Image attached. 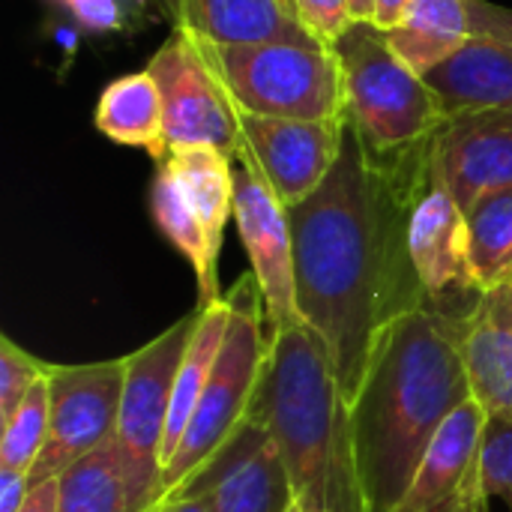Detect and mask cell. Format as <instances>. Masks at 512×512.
<instances>
[{"mask_svg": "<svg viewBox=\"0 0 512 512\" xmlns=\"http://www.w3.org/2000/svg\"><path fill=\"white\" fill-rule=\"evenodd\" d=\"M429 144L381 159L348 123L327 180L288 210L297 306L324 342L348 402L381 327L429 303L408 255V210Z\"/></svg>", "mask_w": 512, "mask_h": 512, "instance_id": "6da1fadb", "label": "cell"}, {"mask_svg": "<svg viewBox=\"0 0 512 512\" xmlns=\"http://www.w3.org/2000/svg\"><path fill=\"white\" fill-rule=\"evenodd\" d=\"M468 315L417 306L372 342L351 408L357 471L369 512H393L444 426L471 399L462 354Z\"/></svg>", "mask_w": 512, "mask_h": 512, "instance_id": "7a4b0ae2", "label": "cell"}, {"mask_svg": "<svg viewBox=\"0 0 512 512\" xmlns=\"http://www.w3.org/2000/svg\"><path fill=\"white\" fill-rule=\"evenodd\" d=\"M249 420L267 429L303 510L369 512L348 399L324 342L306 324L270 333Z\"/></svg>", "mask_w": 512, "mask_h": 512, "instance_id": "3957f363", "label": "cell"}, {"mask_svg": "<svg viewBox=\"0 0 512 512\" xmlns=\"http://www.w3.org/2000/svg\"><path fill=\"white\" fill-rule=\"evenodd\" d=\"M189 36L234 111L288 120H348L345 72L336 51L318 42L216 45L195 33Z\"/></svg>", "mask_w": 512, "mask_h": 512, "instance_id": "277c9868", "label": "cell"}, {"mask_svg": "<svg viewBox=\"0 0 512 512\" xmlns=\"http://www.w3.org/2000/svg\"><path fill=\"white\" fill-rule=\"evenodd\" d=\"M231 321L225 333V345L207 381V390L198 402V411L162 468V495H171L192 474H198L219 450L231 444V438L246 426L258 381L270 351V327L264 315V297L252 273H246L228 294Z\"/></svg>", "mask_w": 512, "mask_h": 512, "instance_id": "5b68a950", "label": "cell"}, {"mask_svg": "<svg viewBox=\"0 0 512 512\" xmlns=\"http://www.w3.org/2000/svg\"><path fill=\"white\" fill-rule=\"evenodd\" d=\"M345 72L348 123L381 159L432 141L447 120L435 90L411 72L375 24H354L336 45Z\"/></svg>", "mask_w": 512, "mask_h": 512, "instance_id": "8992f818", "label": "cell"}, {"mask_svg": "<svg viewBox=\"0 0 512 512\" xmlns=\"http://www.w3.org/2000/svg\"><path fill=\"white\" fill-rule=\"evenodd\" d=\"M198 309L174 321L156 339L126 354V381L114 447L120 453L132 510L147 512L162 492V444L171 411V393L198 327Z\"/></svg>", "mask_w": 512, "mask_h": 512, "instance_id": "52a82bcc", "label": "cell"}, {"mask_svg": "<svg viewBox=\"0 0 512 512\" xmlns=\"http://www.w3.org/2000/svg\"><path fill=\"white\" fill-rule=\"evenodd\" d=\"M51 396V426L42 456L30 471V486L60 477L66 468L114 441L126 363L102 360L81 366H45Z\"/></svg>", "mask_w": 512, "mask_h": 512, "instance_id": "ba28073f", "label": "cell"}, {"mask_svg": "<svg viewBox=\"0 0 512 512\" xmlns=\"http://www.w3.org/2000/svg\"><path fill=\"white\" fill-rule=\"evenodd\" d=\"M144 69L162 93L168 150L213 147L237 159V111L186 30L174 27Z\"/></svg>", "mask_w": 512, "mask_h": 512, "instance_id": "9c48e42d", "label": "cell"}, {"mask_svg": "<svg viewBox=\"0 0 512 512\" xmlns=\"http://www.w3.org/2000/svg\"><path fill=\"white\" fill-rule=\"evenodd\" d=\"M408 255L432 306H441L456 315L474 312L480 288L471 273L468 216L438 177L432 162V144L429 165L417 183L408 210Z\"/></svg>", "mask_w": 512, "mask_h": 512, "instance_id": "30bf717a", "label": "cell"}, {"mask_svg": "<svg viewBox=\"0 0 512 512\" xmlns=\"http://www.w3.org/2000/svg\"><path fill=\"white\" fill-rule=\"evenodd\" d=\"M234 168V222L252 261V276L264 297V315L270 333L303 327L297 306V267H294V234L288 207L273 195L246 153H237Z\"/></svg>", "mask_w": 512, "mask_h": 512, "instance_id": "8fae6325", "label": "cell"}, {"mask_svg": "<svg viewBox=\"0 0 512 512\" xmlns=\"http://www.w3.org/2000/svg\"><path fill=\"white\" fill-rule=\"evenodd\" d=\"M240 153H246L273 195L291 210L306 201L333 171L348 120H288L237 111Z\"/></svg>", "mask_w": 512, "mask_h": 512, "instance_id": "7c38bea8", "label": "cell"}, {"mask_svg": "<svg viewBox=\"0 0 512 512\" xmlns=\"http://www.w3.org/2000/svg\"><path fill=\"white\" fill-rule=\"evenodd\" d=\"M432 162L453 198L468 210L480 195L512 183L510 111H462L432 135Z\"/></svg>", "mask_w": 512, "mask_h": 512, "instance_id": "4fadbf2b", "label": "cell"}, {"mask_svg": "<svg viewBox=\"0 0 512 512\" xmlns=\"http://www.w3.org/2000/svg\"><path fill=\"white\" fill-rule=\"evenodd\" d=\"M489 414L468 399L426 447L405 498L393 512H447L480 477V450Z\"/></svg>", "mask_w": 512, "mask_h": 512, "instance_id": "5bb4252c", "label": "cell"}, {"mask_svg": "<svg viewBox=\"0 0 512 512\" xmlns=\"http://www.w3.org/2000/svg\"><path fill=\"white\" fill-rule=\"evenodd\" d=\"M207 492L210 512H288L294 504L276 444L255 420H246L231 444L216 453L207 471Z\"/></svg>", "mask_w": 512, "mask_h": 512, "instance_id": "9a60e30c", "label": "cell"}, {"mask_svg": "<svg viewBox=\"0 0 512 512\" xmlns=\"http://www.w3.org/2000/svg\"><path fill=\"white\" fill-rule=\"evenodd\" d=\"M462 354L471 399L489 417L512 420V282L480 294L465 321Z\"/></svg>", "mask_w": 512, "mask_h": 512, "instance_id": "2e32d148", "label": "cell"}, {"mask_svg": "<svg viewBox=\"0 0 512 512\" xmlns=\"http://www.w3.org/2000/svg\"><path fill=\"white\" fill-rule=\"evenodd\" d=\"M447 117L462 111L512 114V42L474 36L459 54L426 75Z\"/></svg>", "mask_w": 512, "mask_h": 512, "instance_id": "e0dca14e", "label": "cell"}, {"mask_svg": "<svg viewBox=\"0 0 512 512\" xmlns=\"http://www.w3.org/2000/svg\"><path fill=\"white\" fill-rule=\"evenodd\" d=\"M183 30L216 45L252 42H315L297 12L294 0H183Z\"/></svg>", "mask_w": 512, "mask_h": 512, "instance_id": "ac0fdd59", "label": "cell"}, {"mask_svg": "<svg viewBox=\"0 0 512 512\" xmlns=\"http://www.w3.org/2000/svg\"><path fill=\"white\" fill-rule=\"evenodd\" d=\"M384 36L393 54L426 78L474 39L468 0H414L402 21Z\"/></svg>", "mask_w": 512, "mask_h": 512, "instance_id": "d6986e66", "label": "cell"}, {"mask_svg": "<svg viewBox=\"0 0 512 512\" xmlns=\"http://www.w3.org/2000/svg\"><path fill=\"white\" fill-rule=\"evenodd\" d=\"M93 126L114 144L147 150L156 162L171 153L165 141L162 93L147 69L120 75L102 90L93 111Z\"/></svg>", "mask_w": 512, "mask_h": 512, "instance_id": "ffe728a7", "label": "cell"}, {"mask_svg": "<svg viewBox=\"0 0 512 512\" xmlns=\"http://www.w3.org/2000/svg\"><path fill=\"white\" fill-rule=\"evenodd\" d=\"M198 312H201L198 327L186 348V357L180 363L174 393H171V411H168L165 444H162V468L180 447V441L198 411V402L207 390V381H210L219 351L225 345V333H228V321H231V300H228V294H222L216 303L198 306Z\"/></svg>", "mask_w": 512, "mask_h": 512, "instance_id": "44dd1931", "label": "cell"}, {"mask_svg": "<svg viewBox=\"0 0 512 512\" xmlns=\"http://www.w3.org/2000/svg\"><path fill=\"white\" fill-rule=\"evenodd\" d=\"M150 213L162 237L189 261L198 279V306H210L222 297L219 291V255L210 249V240L192 213L174 171L168 162H159L153 186H150Z\"/></svg>", "mask_w": 512, "mask_h": 512, "instance_id": "7402d4cb", "label": "cell"}, {"mask_svg": "<svg viewBox=\"0 0 512 512\" xmlns=\"http://www.w3.org/2000/svg\"><path fill=\"white\" fill-rule=\"evenodd\" d=\"M162 162H168L174 171L192 213L210 240V249L219 255L225 225L234 216V159L213 147H186L171 150Z\"/></svg>", "mask_w": 512, "mask_h": 512, "instance_id": "603a6c76", "label": "cell"}, {"mask_svg": "<svg viewBox=\"0 0 512 512\" xmlns=\"http://www.w3.org/2000/svg\"><path fill=\"white\" fill-rule=\"evenodd\" d=\"M465 216L471 273L480 294L512 282V183L480 195Z\"/></svg>", "mask_w": 512, "mask_h": 512, "instance_id": "cb8c5ba5", "label": "cell"}, {"mask_svg": "<svg viewBox=\"0 0 512 512\" xmlns=\"http://www.w3.org/2000/svg\"><path fill=\"white\" fill-rule=\"evenodd\" d=\"M60 512H135L114 441L57 477Z\"/></svg>", "mask_w": 512, "mask_h": 512, "instance_id": "d4e9b609", "label": "cell"}, {"mask_svg": "<svg viewBox=\"0 0 512 512\" xmlns=\"http://www.w3.org/2000/svg\"><path fill=\"white\" fill-rule=\"evenodd\" d=\"M48 426H51V396H48V378H42L18 405V411L0 426V468L21 471L30 477L48 441Z\"/></svg>", "mask_w": 512, "mask_h": 512, "instance_id": "484cf974", "label": "cell"}, {"mask_svg": "<svg viewBox=\"0 0 512 512\" xmlns=\"http://www.w3.org/2000/svg\"><path fill=\"white\" fill-rule=\"evenodd\" d=\"M480 486L492 501H504L512 512V420L489 417L480 450Z\"/></svg>", "mask_w": 512, "mask_h": 512, "instance_id": "4316f807", "label": "cell"}, {"mask_svg": "<svg viewBox=\"0 0 512 512\" xmlns=\"http://www.w3.org/2000/svg\"><path fill=\"white\" fill-rule=\"evenodd\" d=\"M42 360L27 354L9 336H0V426L18 411L27 393L45 378Z\"/></svg>", "mask_w": 512, "mask_h": 512, "instance_id": "83f0119b", "label": "cell"}, {"mask_svg": "<svg viewBox=\"0 0 512 512\" xmlns=\"http://www.w3.org/2000/svg\"><path fill=\"white\" fill-rule=\"evenodd\" d=\"M294 12L303 30L330 51H336L345 33L357 24L348 0H294Z\"/></svg>", "mask_w": 512, "mask_h": 512, "instance_id": "f1b7e54d", "label": "cell"}, {"mask_svg": "<svg viewBox=\"0 0 512 512\" xmlns=\"http://www.w3.org/2000/svg\"><path fill=\"white\" fill-rule=\"evenodd\" d=\"M57 3H63L84 30L108 33V30H120L123 27V6H120V0H57Z\"/></svg>", "mask_w": 512, "mask_h": 512, "instance_id": "f546056e", "label": "cell"}, {"mask_svg": "<svg viewBox=\"0 0 512 512\" xmlns=\"http://www.w3.org/2000/svg\"><path fill=\"white\" fill-rule=\"evenodd\" d=\"M474 36H492L501 42H512V6H498L489 0H468Z\"/></svg>", "mask_w": 512, "mask_h": 512, "instance_id": "4dcf8cb0", "label": "cell"}, {"mask_svg": "<svg viewBox=\"0 0 512 512\" xmlns=\"http://www.w3.org/2000/svg\"><path fill=\"white\" fill-rule=\"evenodd\" d=\"M30 495V477L0 468V512H18Z\"/></svg>", "mask_w": 512, "mask_h": 512, "instance_id": "1f68e13d", "label": "cell"}, {"mask_svg": "<svg viewBox=\"0 0 512 512\" xmlns=\"http://www.w3.org/2000/svg\"><path fill=\"white\" fill-rule=\"evenodd\" d=\"M210 492L204 495H165L147 512H210Z\"/></svg>", "mask_w": 512, "mask_h": 512, "instance_id": "d6a6232c", "label": "cell"}, {"mask_svg": "<svg viewBox=\"0 0 512 512\" xmlns=\"http://www.w3.org/2000/svg\"><path fill=\"white\" fill-rule=\"evenodd\" d=\"M18 512H60V507H57V477L45 480L39 486H30V495Z\"/></svg>", "mask_w": 512, "mask_h": 512, "instance_id": "836d02e7", "label": "cell"}, {"mask_svg": "<svg viewBox=\"0 0 512 512\" xmlns=\"http://www.w3.org/2000/svg\"><path fill=\"white\" fill-rule=\"evenodd\" d=\"M414 0H375V15H372V24L378 27V30H393L399 21H402V15L408 12V6H411Z\"/></svg>", "mask_w": 512, "mask_h": 512, "instance_id": "e575fe53", "label": "cell"}, {"mask_svg": "<svg viewBox=\"0 0 512 512\" xmlns=\"http://www.w3.org/2000/svg\"><path fill=\"white\" fill-rule=\"evenodd\" d=\"M486 507H489V498L483 495V486H480V477L468 486V492L450 507L447 512H486Z\"/></svg>", "mask_w": 512, "mask_h": 512, "instance_id": "d590c367", "label": "cell"}, {"mask_svg": "<svg viewBox=\"0 0 512 512\" xmlns=\"http://www.w3.org/2000/svg\"><path fill=\"white\" fill-rule=\"evenodd\" d=\"M150 6L156 9L159 18L171 21V27H180V21H183V0H150Z\"/></svg>", "mask_w": 512, "mask_h": 512, "instance_id": "8d00e7d4", "label": "cell"}, {"mask_svg": "<svg viewBox=\"0 0 512 512\" xmlns=\"http://www.w3.org/2000/svg\"><path fill=\"white\" fill-rule=\"evenodd\" d=\"M348 3H351V12H354V21L357 24H372L375 0H348Z\"/></svg>", "mask_w": 512, "mask_h": 512, "instance_id": "74e56055", "label": "cell"}, {"mask_svg": "<svg viewBox=\"0 0 512 512\" xmlns=\"http://www.w3.org/2000/svg\"><path fill=\"white\" fill-rule=\"evenodd\" d=\"M288 512H306V510H303V507H300V504H297V501H294V504H291V507H288Z\"/></svg>", "mask_w": 512, "mask_h": 512, "instance_id": "f35d334b", "label": "cell"}]
</instances>
